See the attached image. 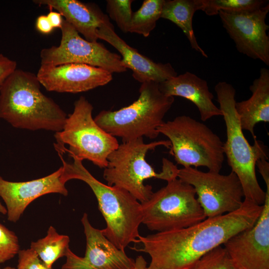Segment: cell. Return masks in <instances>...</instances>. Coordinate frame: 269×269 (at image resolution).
Segmentation results:
<instances>
[{
    "instance_id": "9",
    "label": "cell",
    "mask_w": 269,
    "mask_h": 269,
    "mask_svg": "<svg viewBox=\"0 0 269 269\" xmlns=\"http://www.w3.org/2000/svg\"><path fill=\"white\" fill-rule=\"evenodd\" d=\"M141 205L142 224L157 232L186 228L206 218L194 188L178 178L167 182Z\"/></svg>"
},
{
    "instance_id": "4",
    "label": "cell",
    "mask_w": 269,
    "mask_h": 269,
    "mask_svg": "<svg viewBox=\"0 0 269 269\" xmlns=\"http://www.w3.org/2000/svg\"><path fill=\"white\" fill-rule=\"evenodd\" d=\"M214 89L226 126L227 138L223 147L228 164L240 181L244 200L263 205L266 191L258 182L256 164L261 158H268L267 147L256 136L253 137L254 144L251 145L245 136L235 108L234 87L226 82H219Z\"/></svg>"
},
{
    "instance_id": "29",
    "label": "cell",
    "mask_w": 269,
    "mask_h": 269,
    "mask_svg": "<svg viewBox=\"0 0 269 269\" xmlns=\"http://www.w3.org/2000/svg\"><path fill=\"white\" fill-rule=\"evenodd\" d=\"M16 61L0 54V87L16 69Z\"/></svg>"
},
{
    "instance_id": "1",
    "label": "cell",
    "mask_w": 269,
    "mask_h": 269,
    "mask_svg": "<svg viewBox=\"0 0 269 269\" xmlns=\"http://www.w3.org/2000/svg\"><path fill=\"white\" fill-rule=\"evenodd\" d=\"M263 205L244 200L238 210L213 218H207L191 226L146 236L139 235L140 249L151 261L148 269H185L205 254L223 245L239 232L252 227L259 218Z\"/></svg>"
},
{
    "instance_id": "10",
    "label": "cell",
    "mask_w": 269,
    "mask_h": 269,
    "mask_svg": "<svg viewBox=\"0 0 269 269\" xmlns=\"http://www.w3.org/2000/svg\"><path fill=\"white\" fill-rule=\"evenodd\" d=\"M177 178L194 188L206 218L234 212L243 203L241 183L232 171L224 175L192 167H183L179 169Z\"/></svg>"
},
{
    "instance_id": "2",
    "label": "cell",
    "mask_w": 269,
    "mask_h": 269,
    "mask_svg": "<svg viewBox=\"0 0 269 269\" xmlns=\"http://www.w3.org/2000/svg\"><path fill=\"white\" fill-rule=\"evenodd\" d=\"M36 75L16 69L0 87V119L29 131H62L67 116L41 91Z\"/></svg>"
},
{
    "instance_id": "13",
    "label": "cell",
    "mask_w": 269,
    "mask_h": 269,
    "mask_svg": "<svg viewBox=\"0 0 269 269\" xmlns=\"http://www.w3.org/2000/svg\"><path fill=\"white\" fill-rule=\"evenodd\" d=\"M223 245L239 269H269V187L256 223Z\"/></svg>"
},
{
    "instance_id": "35",
    "label": "cell",
    "mask_w": 269,
    "mask_h": 269,
    "mask_svg": "<svg viewBox=\"0 0 269 269\" xmlns=\"http://www.w3.org/2000/svg\"><path fill=\"white\" fill-rule=\"evenodd\" d=\"M2 269H16L11 267L7 266L3 268Z\"/></svg>"
},
{
    "instance_id": "31",
    "label": "cell",
    "mask_w": 269,
    "mask_h": 269,
    "mask_svg": "<svg viewBox=\"0 0 269 269\" xmlns=\"http://www.w3.org/2000/svg\"><path fill=\"white\" fill-rule=\"evenodd\" d=\"M267 158H261L257 160L256 164L266 185L269 184V162Z\"/></svg>"
},
{
    "instance_id": "25",
    "label": "cell",
    "mask_w": 269,
    "mask_h": 269,
    "mask_svg": "<svg viewBox=\"0 0 269 269\" xmlns=\"http://www.w3.org/2000/svg\"><path fill=\"white\" fill-rule=\"evenodd\" d=\"M191 269H239L223 245L205 254L193 265Z\"/></svg>"
},
{
    "instance_id": "17",
    "label": "cell",
    "mask_w": 269,
    "mask_h": 269,
    "mask_svg": "<svg viewBox=\"0 0 269 269\" xmlns=\"http://www.w3.org/2000/svg\"><path fill=\"white\" fill-rule=\"evenodd\" d=\"M97 35L120 52L126 68L132 70L134 79L141 83L149 81L160 83L177 75L170 63L155 62L128 45L115 32L108 16L100 25Z\"/></svg>"
},
{
    "instance_id": "30",
    "label": "cell",
    "mask_w": 269,
    "mask_h": 269,
    "mask_svg": "<svg viewBox=\"0 0 269 269\" xmlns=\"http://www.w3.org/2000/svg\"><path fill=\"white\" fill-rule=\"evenodd\" d=\"M35 27L39 32L44 34L51 33L54 28L45 15H41L37 18Z\"/></svg>"
},
{
    "instance_id": "23",
    "label": "cell",
    "mask_w": 269,
    "mask_h": 269,
    "mask_svg": "<svg viewBox=\"0 0 269 269\" xmlns=\"http://www.w3.org/2000/svg\"><path fill=\"white\" fill-rule=\"evenodd\" d=\"M165 0H144L140 7L133 12L129 32L148 37L160 18Z\"/></svg>"
},
{
    "instance_id": "28",
    "label": "cell",
    "mask_w": 269,
    "mask_h": 269,
    "mask_svg": "<svg viewBox=\"0 0 269 269\" xmlns=\"http://www.w3.org/2000/svg\"><path fill=\"white\" fill-rule=\"evenodd\" d=\"M16 269H53L47 267L31 249L19 250Z\"/></svg>"
},
{
    "instance_id": "24",
    "label": "cell",
    "mask_w": 269,
    "mask_h": 269,
    "mask_svg": "<svg viewBox=\"0 0 269 269\" xmlns=\"http://www.w3.org/2000/svg\"><path fill=\"white\" fill-rule=\"evenodd\" d=\"M198 10L207 15L218 14L220 10L227 12L239 13L251 11L268 3L267 0H197Z\"/></svg>"
},
{
    "instance_id": "8",
    "label": "cell",
    "mask_w": 269,
    "mask_h": 269,
    "mask_svg": "<svg viewBox=\"0 0 269 269\" xmlns=\"http://www.w3.org/2000/svg\"><path fill=\"white\" fill-rule=\"evenodd\" d=\"M93 107L84 96L74 104L73 112L66 120L61 131L56 133L54 144L57 152H68L71 157L87 159L101 168L108 164L109 155L119 146L116 137L102 129L92 117Z\"/></svg>"
},
{
    "instance_id": "15",
    "label": "cell",
    "mask_w": 269,
    "mask_h": 269,
    "mask_svg": "<svg viewBox=\"0 0 269 269\" xmlns=\"http://www.w3.org/2000/svg\"><path fill=\"white\" fill-rule=\"evenodd\" d=\"M36 76L47 91L59 93L86 92L104 86L113 79L110 72L81 63L40 65Z\"/></svg>"
},
{
    "instance_id": "36",
    "label": "cell",
    "mask_w": 269,
    "mask_h": 269,
    "mask_svg": "<svg viewBox=\"0 0 269 269\" xmlns=\"http://www.w3.org/2000/svg\"><path fill=\"white\" fill-rule=\"evenodd\" d=\"M191 269V268H187V269Z\"/></svg>"
},
{
    "instance_id": "5",
    "label": "cell",
    "mask_w": 269,
    "mask_h": 269,
    "mask_svg": "<svg viewBox=\"0 0 269 269\" xmlns=\"http://www.w3.org/2000/svg\"><path fill=\"white\" fill-rule=\"evenodd\" d=\"M170 145L169 140L146 143L143 137L119 144L108 157L103 177L108 185L123 188L140 203H144L153 192L151 185L144 184V180L154 178L168 182L177 178L179 169L169 159L162 158L160 172L145 160L148 151L159 146L169 148Z\"/></svg>"
},
{
    "instance_id": "20",
    "label": "cell",
    "mask_w": 269,
    "mask_h": 269,
    "mask_svg": "<svg viewBox=\"0 0 269 269\" xmlns=\"http://www.w3.org/2000/svg\"><path fill=\"white\" fill-rule=\"evenodd\" d=\"M252 95L248 99L236 102L242 128L256 137L254 129L259 123L269 122V70L261 69L259 77L250 86Z\"/></svg>"
},
{
    "instance_id": "34",
    "label": "cell",
    "mask_w": 269,
    "mask_h": 269,
    "mask_svg": "<svg viewBox=\"0 0 269 269\" xmlns=\"http://www.w3.org/2000/svg\"><path fill=\"white\" fill-rule=\"evenodd\" d=\"M0 213L3 215H6L7 214V210L6 207H5L0 202Z\"/></svg>"
},
{
    "instance_id": "12",
    "label": "cell",
    "mask_w": 269,
    "mask_h": 269,
    "mask_svg": "<svg viewBox=\"0 0 269 269\" xmlns=\"http://www.w3.org/2000/svg\"><path fill=\"white\" fill-rule=\"evenodd\" d=\"M269 3L256 10L239 13L220 10L223 27L234 41L237 50L269 66V25L266 19Z\"/></svg>"
},
{
    "instance_id": "3",
    "label": "cell",
    "mask_w": 269,
    "mask_h": 269,
    "mask_svg": "<svg viewBox=\"0 0 269 269\" xmlns=\"http://www.w3.org/2000/svg\"><path fill=\"white\" fill-rule=\"evenodd\" d=\"M62 162L61 180H80L90 187L95 195L98 208L106 224L104 235L117 248L125 250L132 243H138L139 227L142 221L141 203L127 190L105 184L94 177L75 157L67 162L58 154Z\"/></svg>"
},
{
    "instance_id": "27",
    "label": "cell",
    "mask_w": 269,
    "mask_h": 269,
    "mask_svg": "<svg viewBox=\"0 0 269 269\" xmlns=\"http://www.w3.org/2000/svg\"><path fill=\"white\" fill-rule=\"evenodd\" d=\"M19 250V241L16 234L0 223V264L12 259Z\"/></svg>"
},
{
    "instance_id": "37",
    "label": "cell",
    "mask_w": 269,
    "mask_h": 269,
    "mask_svg": "<svg viewBox=\"0 0 269 269\" xmlns=\"http://www.w3.org/2000/svg\"></svg>"
},
{
    "instance_id": "33",
    "label": "cell",
    "mask_w": 269,
    "mask_h": 269,
    "mask_svg": "<svg viewBox=\"0 0 269 269\" xmlns=\"http://www.w3.org/2000/svg\"><path fill=\"white\" fill-rule=\"evenodd\" d=\"M134 269H148L147 263L142 256H138L135 260Z\"/></svg>"
},
{
    "instance_id": "14",
    "label": "cell",
    "mask_w": 269,
    "mask_h": 269,
    "mask_svg": "<svg viewBox=\"0 0 269 269\" xmlns=\"http://www.w3.org/2000/svg\"><path fill=\"white\" fill-rule=\"evenodd\" d=\"M81 222L86 241L85 255L79 257L69 249L61 269H134L135 260L107 238L102 230L93 227L87 213Z\"/></svg>"
},
{
    "instance_id": "32",
    "label": "cell",
    "mask_w": 269,
    "mask_h": 269,
    "mask_svg": "<svg viewBox=\"0 0 269 269\" xmlns=\"http://www.w3.org/2000/svg\"><path fill=\"white\" fill-rule=\"evenodd\" d=\"M47 17L54 28L61 29L64 19L60 13L51 10L47 14Z\"/></svg>"
},
{
    "instance_id": "16",
    "label": "cell",
    "mask_w": 269,
    "mask_h": 269,
    "mask_svg": "<svg viewBox=\"0 0 269 269\" xmlns=\"http://www.w3.org/2000/svg\"><path fill=\"white\" fill-rule=\"evenodd\" d=\"M62 172L61 166L46 176L24 182L9 181L0 176V196L6 205L8 220L16 222L28 205L41 196L50 193L67 196L68 191L61 180Z\"/></svg>"
},
{
    "instance_id": "26",
    "label": "cell",
    "mask_w": 269,
    "mask_h": 269,
    "mask_svg": "<svg viewBox=\"0 0 269 269\" xmlns=\"http://www.w3.org/2000/svg\"><path fill=\"white\" fill-rule=\"evenodd\" d=\"M133 1L132 0H108L106 1V11L109 16L125 33L129 32L133 13Z\"/></svg>"
},
{
    "instance_id": "19",
    "label": "cell",
    "mask_w": 269,
    "mask_h": 269,
    "mask_svg": "<svg viewBox=\"0 0 269 269\" xmlns=\"http://www.w3.org/2000/svg\"><path fill=\"white\" fill-rule=\"evenodd\" d=\"M34 3L55 9L90 42H97V31L108 16L95 4L77 0H35Z\"/></svg>"
},
{
    "instance_id": "6",
    "label": "cell",
    "mask_w": 269,
    "mask_h": 269,
    "mask_svg": "<svg viewBox=\"0 0 269 269\" xmlns=\"http://www.w3.org/2000/svg\"><path fill=\"white\" fill-rule=\"evenodd\" d=\"M138 99L132 104L114 111L102 110L95 122L106 132L122 139L123 142L146 137L156 138L158 128L172 107L174 97L160 90L159 83L149 81L141 83Z\"/></svg>"
},
{
    "instance_id": "7",
    "label": "cell",
    "mask_w": 269,
    "mask_h": 269,
    "mask_svg": "<svg viewBox=\"0 0 269 269\" xmlns=\"http://www.w3.org/2000/svg\"><path fill=\"white\" fill-rule=\"evenodd\" d=\"M157 131L168 138L169 153L177 164L220 172L225 159L224 142L204 123L188 116H179L164 122Z\"/></svg>"
},
{
    "instance_id": "18",
    "label": "cell",
    "mask_w": 269,
    "mask_h": 269,
    "mask_svg": "<svg viewBox=\"0 0 269 269\" xmlns=\"http://www.w3.org/2000/svg\"><path fill=\"white\" fill-rule=\"evenodd\" d=\"M159 88L167 96H179L192 102L197 107L203 122L222 116L219 108L213 102L214 96L207 82L192 73L186 72L159 83Z\"/></svg>"
},
{
    "instance_id": "22",
    "label": "cell",
    "mask_w": 269,
    "mask_h": 269,
    "mask_svg": "<svg viewBox=\"0 0 269 269\" xmlns=\"http://www.w3.org/2000/svg\"><path fill=\"white\" fill-rule=\"evenodd\" d=\"M69 236L59 234L55 228L50 226L46 236L36 242H32L30 249L48 267L52 268L59 259L65 257L69 248Z\"/></svg>"
},
{
    "instance_id": "11",
    "label": "cell",
    "mask_w": 269,
    "mask_h": 269,
    "mask_svg": "<svg viewBox=\"0 0 269 269\" xmlns=\"http://www.w3.org/2000/svg\"><path fill=\"white\" fill-rule=\"evenodd\" d=\"M60 29L59 45L41 50V65L81 63L100 67L112 73L127 70L120 55L111 52L102 43L82 38L64 19Z\"/></svg>"
},
{
    "instance_id": "21",
    "label": "cell",
    "mask_w": 269,
    "mask_h": 269,
    "mask_svg": "<svg viewBox=\"0 0 269 269\" xmlns=\"http://www.w3.org/2000/svg\"><path fill=\"white\" fill-rule=\"evenodd\" d=\"M197 10H198L197 0H165L160 18L175 24L184 32L191 48L207 58L208 55L197 42L193 29V16Z\"/></svg>"
}]
</instances>
